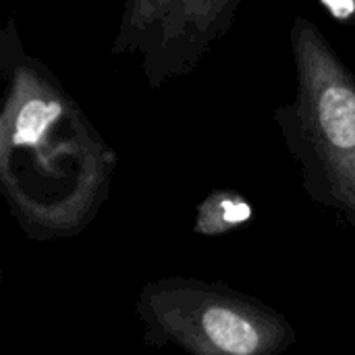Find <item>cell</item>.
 I'll use <instances>...</instances> for the list:
<instances>
[{"label": "cell", "mask_w": 355, "mask_h": 355, "mask_svg": "<svg viewBox=\"0 0 355 355\" xmlns=\"http://www.w3.org/2000/svg\"><path fill=\"white\" fill-rule=\"evenodd\" d=\"M135 316L148 347L183 355H283L300 341L285 314L223 281H150L135 300Z\"/></svg>", "instance_id": "3957f363"}, {"label": "cell", "mask_w": 355, "mask_h": 355, "mask_svg": "<svg viewBox=\"0 0 355 355\" xmlns=\"http://www.w3.org/2000/svg\"><path fill=\"white\" fill-rule=\"evenodd\" d=\"M289 46L295 94L272 119L308 198L355 229V75L304 15L291 21Z\"/></svg>", "instance_id": "7a4b0ae2"}, {"label": "cell", "mask_w": 355, "mask_h": 355, "mask_svg": "<svg viewBox=\"0 0 355 355\" xmlns=\"http://www.w3.org/2000/svg\"><path fill=\"white\" fill-rule=\"evenodd\" d=\"M0 191L33 241L81 235L104 208L119 156L54 71L0 31Z\"/></svg>", "instance_id": "6da1fadb"}, {"label": "cell", "mask_w": 355, "mask_h": 355, "mask_svg": "<svg viewBox=\"0 0 355 355\" xmlns=\"http://www.w3.org/2000/svg\"><path fill=\"white\" fill-rule=\"evenodd\" d=\"M252 214L254 210L248 198L233 189H216L198 206L193 231L208 237L227 235L248 223Z\"/></svg>", "instance_id": "5b68a950"}, {"label": "cell", "mask_w": 355, "mask_h": 355, "mask_svg": "<svg viewBox=\"0 0 355 355\" xmlns=\"http://www.w3.org/2000/svg\"><path fill=\"white\" fill-rule=\"evenodd\" d=\"M322 6H327L333 17H339V19H347V15L352 17L355 10L354 2H322Z\"/></svg>", "instance_id": "8992f818"}, {"label": "cell", "mask_w": 355, "mask_h": 355, "mask_svg": "<svg viewBox=\"0 0 355 355\" xmlns=\"http://www.w3.org/2000/svg\"><path fill=\"white\" fill-rule=\"evenodd\" d=\"M241 0H127L110 52L137 56L150 89L189 75L233 27Z\"/></svg>", "instance_id": "277c9868"}]
</instances>
